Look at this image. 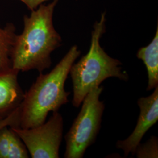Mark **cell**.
Segmentation results:
<instances>
[{
	"label": "cell",
	"instance_id": "obj_1",
	"mask_svg": "<svg viewBox=\"0 0 158 158\" xmlns=\"http://www.w3.org/2000/svg\"><path fill=\"white\" fill-rule=\"evenodd\" d=\"M59 0L42 4L23 17V29L17 35L12 48V67L20 72L36 70L42 73L52 64L51 54L62 45L53 25V14Z\"/></svg>",
	"mask_w": 158,
	"mask_h": 158
},
{
	"label": "cell",
	"instance_id": "obj_2",
	"mask_svg": "<svg viewBox=\"0 0 158 158\" xmlns=\"http://www.w3.org/2000/svg\"><path fill=\"white\" fill-rule=\"evenodd\" d=\"M81 51L72 46L49 73H40L28 90L24 93L19 106V128L28 129L44 124L50 112L58 111L69 102L70 94L64 85L70 69Z\"/></svg>",
	"mask_w": 158,
	"mask_h": 158
},
{
	"label": "cell",
	"instance_id": "obj_3",
	"mask_svg": "<svg viewBox=\"0 0 158 158\" xmlns=\"http://www.w3.org/2000/svg\"><path fill=\"white\" fill-rule=\"evenodd\" d=\"M106 31V13L93 25L91 34L90 46L87 53L79 62L72 65L69 74L73 84V106L79 107L90 91L100 86L110 77L123 81L128 80V75L122 71V63L110 56L100 45V40Z\"/></svg>",
	"mask_w": 158,
	"mask_h": 158
},
{
	"label": "cell",
	"instance_id": "obj_4",
	"mask_svg": "<svg viewBox=\"0 0 158 158\" xmlns=\"http://www.w3.org/2000/svg\"><path fill=\"white\" fill-rule=\"evenodd\" d=\"M102 90V86L93 88L83 99L80 111L64 136V158H83L87 149L96 141L105 108L100 100Z\"/></svg>",
	"mask_w": 158,
	"mask_h": 158
},
{
	"label": "cell",
	"instance_id": "obj_5",
	"mask_svg": "<svg viewBox=\"0 0 158 158\" xmlns=\"http://www.w3.org/2000/svg\"><path fill=\"white\" fill-rule=\"evenodd\" d=\"M11 127L21 138L31 158H59L63 132V119L60 113L53 112L47 122L34 128Z\"/></svg>",
	"mask_w": 158,
	"mask_h": 158
},
{
	"label": "cell",
	"instance_id": "obj_6",
	"mask_svg": "<svg viewBox=\"0 0 158 158\" xmlns=\"http://www.w3.org/2000/svg\"><path fill=\"white\" fill-rule=\"evenodd\" d=\"M150 96L141 97L137 103L140 108V114L135 129L127 138L117 142L116 147L122 149L124 156L130 153L135 155L136 149L141 143L143 136L158 120V86Z\"/></svg>",
	"mask_w": 158,
	"mask_h": 158
},
{
	"label": "cell",
	"instance_id": "obj_7",
	"mask_svg": "<svg viewBox=\"0 0 158 158\" xmlns=\"http://www.w3.org/2000/svg\"><path fill=\"white\" fill-rule=\"evenodd\" d=\"M19 72L12 68L0 69V119L19 107L24 93L18 81Z\"/></svg>",
	"mask_w": 158,
	"mask_h": 158
},
{
	"label": "cell",
	"instance_id": "obj_8",
	"mask_svg": "<svg viewBox=\"0 0 158 158\" xmlns=\"http://www.w3.org/2000/svg\"><path fill=\"white\" fill-rule=\"evenodd\" d=\"M147 69L148 86L147 90H152L158 86V27L152 41L146 46L142 47L136 53Z\"/></svg>",
	"mask_w": 158,
	"mask_h": 158
},
{
	"label": "cell",
	"instance_id": "obj_9",
	"mask_svg": "<svg viewBox=\"0 0 158 158\" xmlns=\"http://www.w3.org/2000/svg\"><path fill=\"white\" fill-rule=\"evenodd\" d=\"M28 151L11 127L0 130V158H28Z\"/></svg>",
	"mask_w": 158,
	"mask_h": 158
},
{
	"label": "cell",
	"instance_id": "obj_10",
	"mask_svg": "<svg viewBox=\"0 0 158 158\" xmlns=\"http://www.w3.org/2000/svg\"><path fill=\"white\" fill-rule=\"evenodd\" d=\"M16 35V28L12 23L0 27V69L12 67V48Z\"/></svg>",
	"mask_w": 158,
	"mask_h": 158
},
{
	"label": "cell",
	"instance_id": "obj_11",
	"mask_svg": "<svg viewBox=\"0 0 158 158\" xmlns=\"http://www.w3.org/2000/svg\"><path fill=\"white\" fill-rule=\"evenodd\" d=\"M135 155L138 158H158V138L152 136L146 142L140 143L136 149Z\"/></svg>",
	"mask_w": 158,
	"mask_h": 158
},
{
	"label": "cell",
	"instance_id": "obj_12",
	"mask_svg": "<svg viewBox=\"0 0 158 158\" xmlns=\"http://www.w3.org/2000/svg\"><path fill=\"white\" fill-rule=\"evenodd\" d=\"M19 107L4 119H0V130L6 126L19 127Z\"/></svg>",
	"mask_w": 158,
	"mask_h": 158
},
{
	"label": "cell",
	"instance_id": "obj_13",
	"mask_svg": "<svg viewBox=\"0 0 158 158\" xmlns=\"http://www.w3.org/2000/svg\"><path fill=\"white\" fill-rule=\"evenodd\" d=\"M27 6L30 11H34L38 8L39 6L49 0H20Z\"/></svg>",
	"mask_w": 158,
	"mask_h": 158
}]
</instances>
